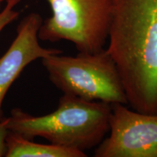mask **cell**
I'll return each mask as SVG.
<instances>
[{
    "label": "cell",
    "instance_id": "1",
    "mask_svg": "<svg viewBox=\"0 0 157 157\" xmlns=\"http://www.w3.org/2000/svg\"><path fill=\"white\" fill-rule=\"evenodd\" d=\"M106 50L121 77L127 105L157 113V0H112Z\"/></svg>",
    "mask_w": 157,
    "mask_h": 157
},
{
    "label": "cell",
    "instance_id": "3",
    "mask_svg": "<svg viewBox=\"0 0 157 157\" xmlns=\"http://www.w3.org/2000/svg\"><path fill=\"white\" fill-rule=\"evenodd\" d=\"M49 79L67 94L87 101L127 105L121 77L106 49L74 56L50 55L41 59Z\"/></svg>",
    "mask_w": 157,
    "mask_h": 157
},
{
    "label": "cell",
    "instance_id": "8",
    "mask_svg": "<svg viewBox=\"0 0 157 157\" xmlns=\"http://www.w3.org/2000/svg\"><path fill=\"white\" fill-rule=\"evenodd\" d=\"M17 4L18 2L15 1L7 2L5 7L0 12V34L5 27L18 17L19 12L15 10Z\"/></svg>",
    "mask_w": 157,
    "mask_h": 157
},
{
    "label": "cell",
    "instance_id": "4",
    "mask_svg": "<svg viewBox=\"0 0 157 157\" xmlns=\"http://www.w3.org/2000/svg\"><path fill=\"white\" fill-rule=\"evenodd\" d=\"M52 15L39 31V40L73 43L78 52L105 49L112 17V0H48Z\"/></svg>",
    "mask_w": 157,
    "mask_h": 157
},
{
    "label": "cell",
    "instance_id": "7",
    "mask_svg": "<svg viewBox=\"0 0 157 157\" xmlns=\"http://www.w3.org/2000/svg\"><path fill=\"white\" fill-rule=\"evenodd\" d=\"M6 157H85V152L52 144H40L9 131Z\"/></svg>",
    "mask_w": 157,
    "mask_h": 157
},
{
    "label": "cell",
    "instance_id": "11",
    "mask_svg": "<svg viewBox=\"0 0 157 157\" xmlns=\"http://www.w3.org/2000/svg\"><path fill=\"white\" fill-rule=\"evenodd\" d=\"M4 1L6 2H10V1H15V2H17L19 3L21 0H4Z\"/></svg>",
    "mask_w": 157,
    "mask_h": 157
},
{
    "label": "cell",
    "instance_id": "6",
    "mask_svg": "<svg viewBox=\"0 0 157 157\" xmlns=\"http://www.w3.org/2000/svg\"><path fill=\"white\" fill-rule=\"evenodd\" d=\"M42 22L41 15L36 13H31L23 17L17 25L14 40L0 57V121L4 119V98L25 68L38 59L63 53L60 49L45 48L39 44V31Z\"/></svg>",
    "mask_w": 157,
    "mask_h": 157
},
{
    "label": "cell",
    "instance_id": "2",
    "mask_svg": "<svg viewBox=\"0 0 157 157\" xmlns=\"http://www.w3.org/2000/svg\"><path fill=\"white\" fill-rule=\"evenodd\" d=\"M111 104L63 94L53 112L34 117L16 108L7 117L9 131L25 138L85 152L97 146L109 131Z\"/></svg>",
    "mask_w": 157,
    "mask_h": 157
},
{
    "label": "cell",
    "instance_id": "9",
    "mask_svg": "<svg viewBox=\"0 0 157 157\" xmlns=\"http://www.w3.org/2000/svg\"><path fill=\"white\" fill-rule=\"evenodd\" d=\"M9 132L7 128V118L0 121V157L5 156L6 152V137Z\"/></svg>",
    "mask_w": 157,
    "mask_h": 157
},
{
    "label": "cell",
    "instance_id": "5",
    "mask_svg": "<svg viewBox=\"0 0 157 157\" xmlns=\"http://www.w3.org/2000/svg\"><path fill=\"white\" fill-rule=\"evenodd\" d=\"M109 132L97 146L95 157H157V113L111 104Z\"/></svg>",
    "mask_w": 157,
    "mask_h": 157
},
{
    "label": "cell",
    "instance_id": "10",
    "mask_svg": "<svg viewBox=\"0 0 157 157\" xmlns=\"http://www.w3.org/2000/svg\"><path fill=\"white\" fill-rule=\"evenodd\" d=\"M4 0H0V12L2 11V3L4 2Z\"/></svg>",
    "mask_w": 157,
    "mask_h": 157
}]
</instances>
